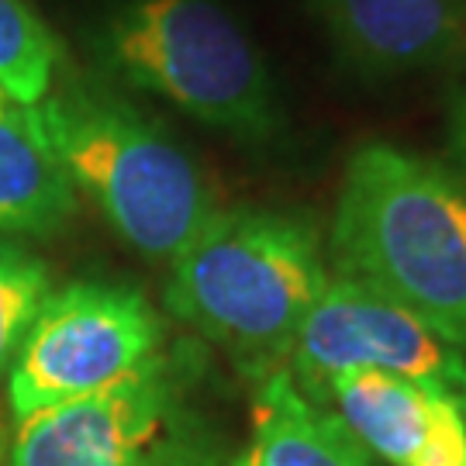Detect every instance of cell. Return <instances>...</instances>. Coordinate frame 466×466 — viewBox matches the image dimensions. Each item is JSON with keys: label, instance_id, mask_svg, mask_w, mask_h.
Returning a JSON list of instances; mask_svg holds the SVG:
<instances>
[{"label": "cell", "instance_id": "obj_1", "mask_svg": "<svg viewBox=\"0 0 466 466\" xmlns=\"http://www.w3.org/2000/svg\"><path fill=\"white\" fill-rule=\"evenodd\" d=\"M332 273L411 308L466 350V173L394 146L350 152L335 200Z\"/></svg>", "mask_w": 466, "mask_h": 466}, {"label": "cell", "instance_id": "obj_2", "mask_svg": "<svg viewBox=\"0 0 466 466\" xmlns=\"http://www.w3.org/2000/svg\"><path fill=\"white\" fill-rule=\"evenodd\" d=\"M332 269L321 235L300 215L218 208L169 263L167 311L228 352L252 383L287 367L294 335Z\"/></svg>", "mask_w": 466, "mask_h": 466}, {"label": "cell", "instance_id": "obj_3", "mask_svg": "<svg viewBox=\"0 0 466 466\" xmlns=\"http://www.w3.org/2000/svg\"><path fill=\"white\" fill-rule=\"evenodd\" d=\"M32 115L76 194L152 263H173L218 211L198 163L117 94L69 80Z\"/></svg>", "mask_w": 466, "mask_h": 466}, {"label": "cell", "instance_id": "obj_4", "mask_svg": "<svg viewBox=\"0 0 466 466\" xmlns=\"http://www.w3.org/2000/svg\"><path fill=\"white\" fill-rule=\"evenodd\" d=\"M100 56L125 84L228 138L263 146L283 132L267 59L218 0H121Z\"/></svg>", "mask_w": 466, "mask_h": 466}, {"label": "cell", "instance_id": "obj_5", "mask_svg": "<svg viewBox=\"0 0 466 466\" xmlns=\"http://www.w3.org/2000/svg\"><path fill=\"white\" fill-rule=\"evenodd\" d=\"M204 360L163 346L100 394L15 421L7 466H228L225 432L200 404Z\"/></svg>", "mask_w": 466, "mask_h": 466}, {"label": "cell", "instance_id": "obj_6", "mask_svg": "<svg viewBox=\"0 0 466 466\" xmlns=\"http://www.w3.org/2000/svg\"><path fill=\"white\" fill-rule=\"evenodd\" d=\"M167 346V325L142 290L76 280L52 290L7 373L11 418L100 394Z\"/></svg>", "mask_w": 466, "mask_h": 466}, {"label": "cell", "instance_id": "obj_7", "mask_svg": "<svg viewBox=\"0 0 466 466\" xmlns=\"http://www.w3.org/2000/svg\"><path fill=\"white\" fill-rule=\"evenodd\" d=\"M283 370L318 404L335 377L380 370L425 383L466 408V352L400 300L346 273L329 277Z\"/></svg>", "mask_w": 466, "mask_h": 466}, {"label": "cell", "instance_id": "obj_8", "mask_svg": "<svg viewBox=\"0 0 466 466\" xmlns=\"http://www.w3.org/2000/svg\"><path fill=\"white\" fill-rule=\"evenodd\" d=\"M321 404L390 466H466V408L425 383L356 370L335 377Z\"/></svg>", "mask_w": 466, "mask_h": 466}, {"label": "cell", "instance_id": "obj_9", "mask_svg": "<svg viewBox=\"0 0 466 466\" xmlns=\"http://www.w3.org/2000/svg\"><path fill=\"white\" fill-rule=\"evenodd\" d=\"M311 11L367 76H411L466 59V0H311Z\"/></svg>", "mask_w": 466, "mask_h": 466}, {"label": "cell", "instance_id": "obj_10", "mask_svg": "<svg viewBox=\"0 0 466 466\" xmlns=\"http://www.w3.org/2000/svg\"><path fill=\"white\" fill-rule=\"evenodd\" d=\"M228 466H373L339 418L300 390L287 370L256 380L252 432Z\"/></svg>", "mask_w": 466, "mask_h": 466}, {"label": "cell", "instance_id": "obj_11", "mask_svg": "<svg viewBox=\"0 0 466 466\" xmlns=\"http://www.w3.org/2000/svg\"><path fill=\"white\" fill-rule=\"evenodd\" d=\"M76 211V187L59 167L32 107L0 111V238H46Z\"/></svg>", "mask_w": 466, "mask_h": 466}, {"label": "cell", "instance_id": "obj_12", "mask_svg": "<svg viewBox=\"0 0 466 466\" xmlns=\"http://www.w3.org/2000/svg\"><path fill=\"white\" fill-rule=\"evenodd\" d=\"M59 42L32 0H0V86L4 94L35 107L56 86Z\"/></svg>", "mask_w": 466, "mask_h": 466}, {"label": "cell", "instance_id": "obj_13", "mask_svg": "<svg viewBox=\"0 0 466 466\" xmlns=\"http://www.w3.org/2000/svg\"><path fill=\"white\" fill-rule=\"evenodd\" d=\"M49 294V267L17 238H0V380H7L17 350Z\"/></svg>", "mask_w": 466, "mask_h": 466}, {"label": "cell", "instance_id": "obj_14", "mask_svg": "<svg viewBox=\"0 0 466 466\" xmlns=\"http://www.w3.org/2000/svg\"><path fill=\"white\" fill-rule=\"evenodd\" d=\"M450 152L466 173V84L450 104Z\"/></svg>", "mask_w": 466, "mask_h": 466}]
</instances>
